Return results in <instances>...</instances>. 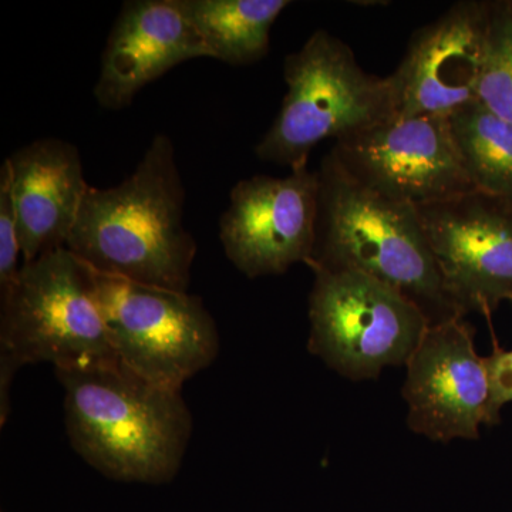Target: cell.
I'll list each match as a JSON object with an SVG mask.
<instances>
[{"label": "cell", "instance_id": "obj_19", "mask_svg": "<svg viewBox=\"0 0 512 512\" xmlns=\"http://www.w3.org/2000/svg\"><path fill=\"white\" fill-rule=\"evenodd\" d=\"M493 389V410L500 419V410L512 402V350L495 349L487 357Z\"/></svg>", "mask_w": 512, "mask_h": 512}, {"label": "cell", "instance_id": "obj_4", "mask_svg": "<svg viewBox=\"0 0 512 512\" xmlns=\"http://www.w3.org/2000/svg\"><path fill=\"white\" fill-rule=\"evenodd\" d=\"M120 362L111 346L90 266L67 248L22 264L2 295L0 417L8 419L9 387L20 367L50 363L56 370Z\"/></svg>", "mask_w": 512, "mask_h": 512}, {"label": "cell", "instance_id": "obj_8", "mask_svg": "<svg viewBox=\"0 0 512 512\" xmlns=\"http://www.w3.org/2000/svg\"><path fill=\"white\" fill-rule=\"evenodd\" d=\"M346 174L383 197L419 208L474 191L448 117H397L336 141Z\"/></svg>", "mask_w": 512, "mask_h": 512}, {"label": "cell", "instance_id": "obj_13", "mask_svg": "<svg viewBox=\"0 0 512 512\" xmlns=\"http://www.w3.org/2000/svg\"><path fill=\"white\" fill-rule=\"evenodd\" d=\"M198 57L210 50L174 0H127L107 37L94 97L103 109H126L148 84Z\"/></svg>", "mask_w": 512, "mask_h": 512}, {"label": "cell", "instance_id": "obj_18", "mask_svg": "<svg viewBox=\"0 0 512 512\" xmlns=\"http://www.w3.org/2000/svg\"><path fill=\"white\" fill-rule=\"evenodd\" d=\"M22 256L20 244L18 215H16L15 200H13L12 178L8 164L3 163L0 170V292H8L15 284L20 268L19 259Z\"/></svg>", "mask_w": 512, "mask_h": 512}, {"label": "cell", "instance_id": "obj_16", "mask_svg": "<svg viewBox=\"0 0 512 512\" xmlns=\"http://www.w3.org/2000/svg\"><path fill=\"white\" fill-rule=\"evenodd\" d=\"M474 191L512 211V126L478 101L448 117Z\"/></svg>", "mask_w": 512, "mask_h": 512}, {"label": "cell", "instance_id": "obj_5", "mask_svg": "<svg viewBox=\"0 0 512 512\" xmlns=\"http://www.w3.org/2000/svg\"><path fill=\"white\" fill-rule=\"evenodd\" d=\"M284 77L288 92L255 154L291 171L308 167L326 138L343 140L394 116L389 79L365 72L353 50L325 29L285 57Z\"/></svg>", "mask_w": 512, "mask_h": 512}, {"label": "cell", "instance_id": "obj_9", "mask_svg": "<svg viewBox=\"0 0 512 512\" xmlns=\"http://www.w3.org/2000/svg\"><path fill=\"white\" fill-rule=\"evenodd\" d=\"M444 292L458 315L512 302V211L470 191L417 208Z\"/></svg>", "mask_w": 512, "mask_h": 512}, {"label": "cell", "instance_id": "obj_1", "mask_svg": "<svg viewBox=\"0 0 512 512\" xmlns=\"http://www.w3.org/2000/svg\"><path fill=\"white\" fill-rule=\"evenodd\" d=\"M184 204L173 141L157 134L123 183L90 185L66 248L99 274L188 292L197 242Z\"/></svg>", "mask_w": 512, "mask_h": 512}, {"label": "cell", "instance_id": "obj_14", "mask_svg": "<svg viewBox=\"0 0 512 512\" xmlns=\"http://www.w3.org/2000/svg\"><path fill=\"white\" fill-rule=\"evenodd\" d=\"M18 215L23 264L66 248L89 191L79 150L60 138H42L6 158Z\"/></svg>", "mask_w": 512, "mask_h": 512}, {"label": "cell", "instance_id": "obj_12", "mask_svg": "<svg viewBox=\"0 0 512 512\" xmlns=\"http://www.w3.org/2000/svg\"><path fill=\"white\" fill-rule=\"evenodd\" d=\"M493 2L464 0L414 33L387 76L397 117H451L478 100Z\"/></svg>", "mask_w": 512, "mask_h": 512}, {"label": "cell", "instance_id": "obj_10", "mask_svg": "<svg viewBox=\"0 0 512 512\" xmlns=\"http://www.w3.org/2000/svg\"><path fill=\"white\" fill-rule=\"evenodd\" d=\"M403 399L407 426L437 443L477 440L483 424H495L487 357L478 355L464 318L430 325L407 360Z\"/></svg>", "mask_w": 512, "mask_h": 512}, {"label": "cell", "instance_id": "obj_17", "mask_svg": "<svg viewBox=\"0 0 512 512\" xmlns=\"http://www.w3.org/2000/svg\"><path fill=\"white\" fill-rule=\"evenodd\" d=\"M477 101L512 126V2H493Z\"/></svg>", "mask_w": 512, "mask_h": 512}, {"label": "cell", "instance_id": "obj_11", "mask_svg": "<svg viewBox=\"0 0 512 512\" xmlns=\"http://www.w3.org/2000/svg\"><path fill=\"white\" fill-rule=\"evenodd\" d=\"M319 174L309 167L286 177L238 181L220 221L225 255L249 279L282 275L311 259L318 220Z\"/></svg>", "mask_w": 512, "mask_h": 512}, {"label": "cell", "instance_id": "obj_3", "mask_svg": "<svg viewBox=\"0 0 512 512\" xmlns=\"http://www.w3.org/2000/svg\"><path fill=\"white\" fill-rule=\"evenodd\" d=\"M318 174V220L308 268L376 279L416 303L430 325L464 318L444 292L416 207L357 183L330 154Z\"/></svg>", "mask_w": 512, "mask_h": 512}, {"label": "cell", "instance_id": "obj_15", "mask_svg": "<svg viewBox=\"0 0 512 512\" xmlns=\"http://www.w3.org/2000/svg\"><path fill=\"white\" fill-rule=\"evenodd\" d=\"M210 50L212 59L247 66L264 59L271 30L289 0H174Z\"/></svg>", "mask_w": 512, "mask_h": 512}, {"label": "cell", "instance_id": "obj_7", "mask_svg": "<svg viewBox=\"0 0 512 512\" xmlns=\"http://www.w3.org/2000/svg\"><path fill=\"white\" fill-rule=\"evenodd\" d=\"M93 274L111 346L131 372L181 390L217 359V323L198 296Z\"/></svg>", "mask_w": 512, "mask_h": 512}, {"label": "cell", "instance_id": "obj_6", "mask_svg": "<svg viewBox=\"0 0 512 512\" xmlns=\"http://www.w3.org/2000/svg\"><path fill=\"white\" fill-rule=\"evenodd\" d=\"M309 352L340 376L375 380L406 365L430 320L390 286L349 271L311 268Z\"/></svg>", "mask_w": 512, "mask_h": 512}, {"label": "cell", "instance_id": "obj_2", "mask_svg": "<svg viewBox=\"0 0 512 512\" xmlns=\"http://www.w3.org/2000/svg\"><path fill=\"white\" fill-rule=\"evenodd\" d=\"M56 376L67 436L87 464L128 483L173 480L192 433L181 390L150 382L121 362L56 370Z\"/></svg>", "mask_w": 512, "mask_h": 512}]
</instances>
